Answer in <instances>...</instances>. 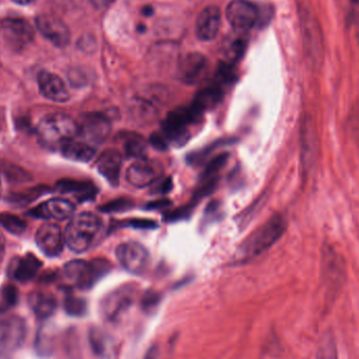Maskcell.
Segmentation results:
<instances>
[{"mask_svg":"<svg viewBox=\"0 0 359 359\" xmlns=\"http://www.w3.org/2000/svg\"><path fill=\"white\" fill-rule=\"evenodd\" d=\"M113 1L114 0H90L93 6L97 8H107V6H109Z\"/></svg>","mask_w":359,"mask_h":359,"instance_id":"42","label":"cell"},{"mask_svg":"<svg viewBox=\"0 0 359 359\" xmlns=\"http://www.w3.org/2000/svg\"><path fill=\"white\" fill-rule=\"evenodd\" d=\"M247 48L246 34L236 33L233 37L230 38L226 42L224 48V55H225V62L234 65L238 59L242 58Z\"/></svg>","mask_w":359,"mask_h":359,"instance_id":"28","label":"cell"},{"mask_svg":"<svg viewBox=\"0 0 359 359\" xmlns=\"http://www.w3.org/2000/svg\"><path fill=\"white\" fill-rule=\"evenodd\" d=\"M286 228L285 217L280 215H273L243 243L240 248L241 255L252 257L261 255L282 238Z\"/></svg>","mask_w":359,"mask_h":359,"instance_id":"6","label":"cell"},{"mask_svg":"<svg viewBox=\"0 0 359 359\" xmlns=\"http://www.w3.org/2000/svg\"><path fill=\"white\" fill-rule=\"evenodd\" d=\"M50 333L46 332V328L40 329L36 341V351L39 355L48 356L53 351V339Z\"/></svg>","mask_w":359,"mask_h":359,"instance_id":"34","label":"cell"},{"mask_svg":"<svg viewBox=\"0 0 359 359\" xmlns=\"http://www.w3.org/2000/svg\"><path fill=\"white\" fill-rule=\"evenodd\" d=\"M302 39L308 62L314 69L322 65L325 57V39L322 25L310 6H299Z\"/></svg>","mask_w":359,"mask_h":359,"instance_id":"4","label":"cell"},{"mask_svg":"<svg viewBox=\"0 0 359 359\" xmlns=\"http://www.w3.org/2000/svg\"><path fill=\"white\" fill-rule=\"evenodd\" d=\"M163 174V168L158 162L147 158L137 159L126 172V180L136 188H144L151 185Z\"/></svg>","mask_w":359,"mask_h":359,"instance_id":"14","label":"cell"},{"mask_svg":"<svg viewBox=\"0 0 359 359\" xmlns=\"http://www.w3.org/2000/svg\"><path fill=\"white\" fill-rule=\"evenodd\" d=\"M97 170L101 176L104 177L111 185L119 184L121 172L122 156L116 149H107L101 154L97 160Z\"/></svg>","mask_w":359,"mask_h":359,"instance_id":"23","label":"cell"},{"mask_svg":"<svg viewBox=\"0 0 359 359\" xmlns=\"http://www.w3.org/2000/svg\"><path fill=\"white\" fill-rule=\"evenodd\" d=\"M75 212V205L67 198H50L29 211L31 217L37 219L63 221Z\"/></svg>","mask_w":359,"mask_h":359,"instance_id":"17","label":"cell"},{"mask_svg":"<svg viewBox=\"0 0 359 359\" xmlns=\"http://www.w3.org/2000/svg\"><path fill=\"white\" fill-rule=\"evenodd\" d=\"M207 60L198 53H190L180 61L178 75L180 80L186 84H196L204 76Z\"/></svg>","mask_w":359,"mask_h":359,"instance_id":"21","label":"cell"},{"mask_svg":"<svg viewBox=\"0 0 359 359\" xmlns=\"http://www.w3.org/2000/svg\"><path fill=\"white\" fill-rule=\"evenodd\" d=\"M0 359H8L4 354L0 353Z\"/></svg>","mask_w":359,"mask_h":359,"instance_id":"45","label":"cell"},{"mask_svg":"<svg viewBox=\"0 0 359 359\" xmlns=\"http://www.w3.org/2000/svg\"><path fill=\"white\" fill-rule=\"evenodd\" d=\"M132 201L128 200V198H122L107 203V204L101 207V210L107 213L119 212V211L128 210V209L132 208Z\"/></svg>","mask_w":359,"mask_h":359,"instance_id":"36","label":"cell"},{"mask_svg":"<svg viewBox=\"0 0 359 359\" xmlns=\"http://www.w3.org/2000/svg\"><path fill=\"white\" fill-rule=\"evenodd\" d=\"M202 116L191 104L174 109L164 120L161 132L151 136V143L160 149H165L170 144H184L189 139L190 128L201 121Z\"/></svg>","mask_w":359,"mask_h":359,"instance_id":"1","label":"cell"},{"mask_svg":"<svg viewBox=\"0 0 359 359\" xmlns=\"http://www.w3.org/2000/svg\"><path fill=\"white\" fill-rule=\"evenodd\" d=\"M221 11L217 6H208L198 15L196 22V34L202 41H211L217 38L221 29Z\"/></svg>","mask_w":359,"mask_h":359,"instance_id":"20","label":"cell"},{"mask_svg":"<svg viewBox=\"0 0 359 359\" xmlns=\"http://www.w3.org/2000/svg\"><path fill=\"white\" fill-rule=\"evenodd\" d=\"M109 264L104 259H96L93 262L76 261L69 262L63 268V276L67 282L75 285L78 288H92L102 276L109 272Z\"/></svg>","mask_w":359,"mask_h":359,"instance_id":"7","label":"cell"},{"mask_svg":"<svg viewBox=\"0 0 359 359\" xmlns=\"http://www.w3.org/2000/svg\"><path fill=\"white\" fill-rule=\"evenodd\" d=\"M18 302V290L12 285H6L1 290V302H0V311L4 312L10 308L14 307Z\"/></svg>","mask_w":359,"mask_h":359,"instance_id":"33","label":"cell"},{"mask_svg":"<svg viewBox=\"0 0 359 359\" xmlns=\"http://www.w3.org/2000/svg\"><path fill=\"white\" fill-rule=\"evenodd\" d=\"M144 359H159V349L157 346H151L147 353H145Z\"/></svg>","mask_w":359,"mask_h":359,"instance_id":"40","label":"cell"},{"mask_svg":"<svg viewBox=\"0 0 359 359\" xmlns=\"http://www.w3.org/2000/svg\"><path fill=\"white\" fill-rule=\"evenodd\" d=\"M158 299L157 297H156V294H147L145 295L144 299H143V307L145 308V309H147V308L151 307V306L155 305L156 303H157Z\"/></svg>","mask_w":359,"mask_h":359,"instance_id":"39","label":"cell"},{"mask_svg":"<svg viewBox=\"0 0 359 359\" xmlns=\"http://www.w3.org/2000/svg\"><path fill=\"white\" fill-rule=\"evenodd\" d=\"M316 359H339L337 341L332 331L327 330L320 337Z\"/></svg>","mask_w":359,"mask_h":359,"instance_id":"30","label":"cell"},{"mask_svg":"<svg viewBox=\"0 0 359 359\" xmlns=\"http://www.w3.org/2000/svg\"><path fill=\"white\" fill-rule=\"evenodd\" d=\"M0 225L13 234H21L27 229V223L20 217L8 213L0 215Z\"/></svg>","mask_w":359,"mask_h":359,"instance_id":"31","label":"cell"},{"mask_svg":"<svg viewBox=\"0 0 359 359\" xmlns=\"http://www.w3.org/2000/svg\"><path fill=\"white\" fill-rule=\"evenodd\" d=\"M226 17L234 33L247 34L257 23L259 11L247 0H233L226 8Z\"/></svg>","mask_w":359,"mask_h":359,"instance_id":"8","label":"cell"},{"mask_svg":"<svg viewBox=\"0 0 359 359\" xmlns=\"http://www.w3.org/2000/svg\"><path fill=\"white\" fill-rule=\"evenodd\" d=\"M126 224L128 226H132V227L139 228V229H154V228L157 227L156 222L151 221V219H130V221L126 222Z\"/></svg>","mask_w":359,"mask_h":359,"instance_id":"38","label":"cell"},{"mask_svg":"<svg viewBox=\"0 0 359 359\" xmlns=\"http://www.w3.org/2000/svg\"><path fill=\"white\" fill-rule=\"evenodd\" d=\"M13 1L21 4V6H27V4H32V2L36 1V0H13Z\"/></svg>","mask_w":359,"mask_h":359,"instance_id":"44","label":"cell"},{"mask_svg":"<svg viewBox=\"0 0 359 359\" xmlns=\"http://www.w3.org/2000/svg\"><path fill=\"white\" fill-rule=\"evenodd\" d=\"M223 88H222L221 84H213V86H207L200 90L196 95V98L192 101L191 105L196 111L204 114L205 111L219 104L223 98Z\"/></svg>","mask_w":359,"mask_h":359,"instance_id":"26","label":"cell"},{"mask_svg":"<svg viewBox=\"0 0 359 359\" xmlns=\"http://www.w3.org/2000/svg\"><path fill=\"white\" fill-rule=\"evenodd\" d=\"M134 291L130 288H120L107 295L102 302L101 310L107 320H117L132 305Z\"/></svg>","mask_w":359,"mask_h":359,"instance_id":"18","label":"cell"},{"mask_svg":"<svg viewBox=\"0 0 359 359\" xmlns=\"http://www.w3.org/2000/svg\"><path fill=\"white\" fill-rule=\"evenodd\" d=\"M36 135L41 147L60 151L67 143L79 136V124L65 114H48L40 120Z\"/></svg>","mask_w":359,"mask_h":359,"instance_id":"2","label":"cell"},{"mask_svg":"<svg viewBox=\"0 0 359 359\" xmlns=\"http://www.w3.org/2000/svg\"><path fill=\"white\" fill-rule=\"evenodd\" d=\"M301 159L304 174H309L318 160V134L309 115H305L301 126Z\"/></svg>","mask_w":359,"mask_h":359,"instance_id":"12","label":"cell"},{"mask_svg":"<svg viewBox=\"0 0 359 359\" xmlns=\"http://www.w3.org/2000/svg\"><path fill=\"white\" fill-rule=\"evenodd\" d=\"M4 250H6V242H4V236L0 232V264H1L2 259H4Z\"/></svg>","mask_w":359,"mask_h":359,"instance_id":"43","label":"cell"},{"mask_svg":"<svg viewBox=\"0 0 359 359\" xmlns=\"http://www.w3.org/2000/svg\"><path fill=\"white\" fill-rule=\"evenodd\" d=\"M170 205V201L161 200L157 201V202H151L149 204V209H158L163 208V207L168 206Z\"/></svg>","mask_w":359,"mask_h":359,"instance_id":"41","label":"cell"},{"mask_svg":"<svg viewBox=\"0 0 359 359\" xmlns=\"http://www.w3.org/2000/svg\"><path fill=\"white\" fill-rule=\"evenodd\" d=\"M228 161L227 154L217 156L215 157L208 165L205 168L204 174H203L202 180H209L217 178V172L226 165Z\"/></svg>","mask_w":359,"mask_h":359,"instance_id":"35","label":"cell"},{"mask_svg":"<svg viewBox=\"0 0 359 359\" xmlns=\"http://www.w3.org/2000/svg\"><path fill=\"white\" fill-rule=\"evenodd\" d=\"M42 263L31 253L23 257H16L10 262L8 274L11 278L19 283H27L33 280L41 268Z\"/></svg>","mask_w":359,"mask_h":359,"instance_id":"22","label":"cell"},{"mask_svg":"<svg viewBox=\"0 0 359 359\" xmlns=\"http://www.w3.org/2000/svg\"><path fill=\"white\" fill-rule=\"evenodd\" d=\"M62 155L71 161L88 163L96 156V149L86 141L72 140L60 149Z\"/></svg>","mask_w":359,"mask_h":359,"instance_id":"25","label":"cell"},{"mask_svg":"<svg viewBox=\"0 0 359 359\" xmlns=\"http://www.w3.org/2000/svg\"><path fill=\"white\" fill-rule=\"evenodd\" d=\"M65 310L69 316L81 318L86 313L88 304L86 299L77 297H67L65 299Z\"/></svg>","mask_w":359,"mask_h":359,"instance_id":"32","label":"cell"},{"mask_svg":"<svg viewBox=\"0 0 359 359\" xmlns=\"http://www.w3.org/2000/svg\"><path fill=\"white\" fill-rule=\"evenodd\" d=\"M90 346L96 354H103L105 351V339L104 335L101 331L94 329L90 331Z\"/></svg>","mask_w":359,"mask_h":359,"instance_id":"37","label":"cell"},{"mask_svg":"<svg viewBox=\"0 0 359 359\" xmlns=\"http://www.w3.org/2000/svg\"><path fill=\"white\" fill-rule=\"evenodd\" d=\"M38 86L44 98L54 102H67L69 99V90L59 76L50 72L41 71L38 74Z\"/></svg>","mask_w":359,"mask_h":359,"instance_id":"19","label":"cell"},{"mask_svg":"<svg viewBox=\"0 0 359 359\" xmlns=\"http://www.w3.org/2000/svg\"><path fill=\"white\" fill-rule=\"evenodd\" d=\"M0 196H1V175H0Z\"/></svg>","mask_w":359,"mask_h":359,"instance_id":"46","label":"cell"},{"mask_svg":"<svg viewBox=\"0 0 359 359\" xmlns=\"http://www.w3.org/2000/svg\"><path fill=\"white\" fill-rule=\"evenodd\" d=\"M27 324L21 316H6L0 318V349L15 351L25 343Z\"/></svg>","mask_w":359,"mask_h":359,"instance_id":"10","label":"cell"},{"mask_svg":"<svg viewBox=\"0 0 359 359\" xmlns=\"http://www.w3.org/2000/svg\"><path fill=\"white\" fill-rule=\"evenodd\" d=\"M36 25L40 33L54 46L65 48L69 44L71 33L67 25L58 17L41 14L36 18Z\"/></svg>","mask_w":359,"mask_h":359,"instance_id":"15","label":"cell"},{"mask_svg":"<svg viewBox=\"0 0 359 359\" xmlns=\"http://www.w3.org/2000/svg\"><path fill=\"white\" fill-rule=\"evenodd\" d=\"M36 243L46 257H59L65 247V234L56 224L46 223L38 228Z\"/></svg>","mask_w":359,"mask_h":359,"instance_id":"16","label":"cell"},{"mask_svg":"<svg viewBox=\"0 0 359 359\" xmlns=\"http://www.w3.org/2000/svg\"><path fill=\"white\" fill-rule=\"evenodd\" d=\"M57 189L63 194H72L78 198H92L95 194V186L90 182L76 181V180H62L57 183Z\"/></svg>","mask_w":359,"mask_h":359,"instance_id":"27","label":"cell"},{"mask_svg":"<svg viewBox=\"0 0 359 359\" xmlns=\"http://www.w3.org/2000/svg\"><path fill=\"white\" fill-rule=\"evenodd\" d=\"M102 229V221L92 212H81L72 217L65 232V244L76 253L90 249Z\"/></svg>","mask_w":359,"mask_h":359,"instance_id":"3","label":"cell"},{"mask_svg":"<svg viewBox=\"0 0 359 359\" xmlns=\"http://www.w3.org/2000/svg\"><path fill=\"white\" fill-rule=\"evenodd\" d=\"M322 280L328 302H333L337 299L347 280V265L345 259L329 245L323 247Z\"/></svg>","mask_w":359,"mask_h":359,"instance_id":"5","label":"cell"},{"mask_svg":"<svg viewBox=\"0 0 359 359\" xmlns=\"http://www.w3.org/2000/svg\"><path fill=\"white\" fill-rule=\"evenodd\" d=\"M79 124V136L88 143L104 142L111 134V124L107 116L101 113L88 114Z\"/></svg>","mask_w":359,"mask_h":359,"instance_id":"13","label":"cell"},{"mask_svg":"<svg viewBox=\"0 0 359 359\" xmlns=\"http://www.w3.org/2000/svg\"><path fill=\"white\" fill-rule=\"evenodd\" d=\"M121 142L128 157L136 158V159L145 158L147 147L142 137L134 133H126L121 135Z\"/></svg>","mask_w":359,"mask_h":359,"instance_id":"29","label":"cell"},{"mask_svg":"<svg viewBox=\"0 0 359 359\" xmlns=\"http://www.w3.org/2000/svg\"><path fill=\"white\" fill-rule=\"evenodd\" d=\"M29 308L39 320L50 318L56 312L57 301L54 295L43 291H35L27 297Z\"/></svg>","mask_w":359,"mask_h":359,"instance_id":"24","label":"cell"},{"mask_svg":"<svg viewBox=\"0 0 359 359\" xmlns=\"http://www.w3.org/2000/svg\"><path fill=\"white\" fill-rule=\"evenodd\" d=\"M116 257L120 265L130 273L142 274L149 262V251L139 243L128 242L116 249Z\"/></svg>","mask_w":359,"mask_h":359,"instance_id":"11","label":"cell"},{"mask_svg":"<svg viewBox=\"0 0 359 359\" xmlns=\"http://www.w3.org/2000/svg\"><path fill=\"white\" fill-rule=\"evenodd\" d=\"M4 41L14 50H23L33 42L35 33L29 22L22 18H6L0 23Z\"/></svg>","mask_w":359,"mask_h":359,"instance_id":"9","label":"cell"}]
</instances>
